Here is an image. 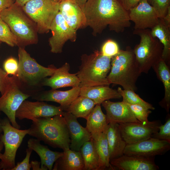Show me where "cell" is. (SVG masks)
I'll list each match as a JSON object with an SVG mask.
<instances>
[{
	"instance_id": "cell-1",
	"label": "cell",
	"mask_w": 170,
	"mask_h": 170,
	"mask_svg": "<svg viewBox=\"0 0 170 170\" xmlns=\"http://www.w3.org/2000/svg\"><path fill=\"white\" fill-rule=\"evenodd\" d=\"M86 27L96 36L108 26L110 31L123 32L131 26L128 13L119 0H88L81 7Z\"/></svg>"
},
{
	"instance_id": "cell-2",
	"label": "cell",
	"mask_w": 170,
	"mask_h": 170,
	"mask_svg": "<svg viewBox=\"0 0 170 170\" xmlns=\"http://www.w3.org/2000/svg\"><path fill=\"white\" fill-rule=\"evenodd\" d=\"M28 134L54 148L70 149V139L62 115L36 118L32 120Z\"/></svg>"
},
{
	"instance_id": "cell-3",
	"label": "cell",
	"mask_w": 170,
	"mask_h": 170,
	"mask_svg": "<svg viewBox=\"0 0 170 170\" xmlns=\"http://www.w3.org/2000/svg\"><path fill=\"white\" fill-rule=\"evenodd\" d=\"M141 73L133 49L128 46L111 57L110 71L107 78L110 84L119 85L124 89L135 92L136 82Z\"/></svg>"
},
{
	"instance_id": "cell-4",
	"label": "cell",
	"mask_w": 170,
	"mask_h": 170,
	"mask_svg": "<svg viewBox=\"0 0 170 170\" xmlns=\"http://www.w3.org/2000/svg\"><path fill=\"white\" fill-rule=\"evenodd\" d=\"M18 69L16 74L13 76L21 90L29 91L42 86L44 79L51 76L56 68L53 65L48 67L42 66L32 58L24 48L19 47Z\"/></svg>"
},
{
	"instance_id": "cell-5",
	"label": "cell",
	"mask_w": 170,
	"mask_h": 170,
	"mask_svg": "<svg viewBox=\"0 0 170 170\" xmlns=\"http://www.w3.org/2000/svg\"><path fill=\"white\" fill-rule=\"evenodd\" d=\"M111 58L98 50L89 55L82 54L81 64L76 73L80 81L79 87L109 86L107 77L110 70Z\"/></svg>"
},
{
	"instance_id": "cell-6",
	"label": "cell",
	"mask_w": 170,
	"mask_h": 170,
	"mask_svg": "<svg viewBox=\"0 0 170 170\" xmlns=\"http://www.w3.org/2000/svg\"><path fill=\"white\" fill-rule=\"evenodd\" d=\"M0 17L16 37L19 47L36 44L38 41L35 23L14 3L0 13Z\"/></svg>"
},
{
	"instance_id": "cell-7",
	"label": "cell",
	"mask_w": 170,
	"mask_h": 170,
	"mask_svg": "<svg viewBox=\"0 0 170 170\" xmlns=\"http://www.w3.org/2000/svg\"><path fill=\"white\" fill-rule=\"evenodd\" d=\"M133 33L139 36L140 41L133 49L141 73H147L162 59L163 47L156 38L152 36L149 29L134 30Z\"/></svg>"
},
{
	"instance_id": "cell-8",
	"label": "cell",
	"mask_w": 170,
	"mask_h": 170,
	"mask_svg": "<svg viewBox=\"0 0 170 170\" xmlns=\"http://www.w3.org/2000/svg\"><path fill=\"white\" fill-rule=\"evenodd\" d=\"M59 3L52 0H31L22 8L35 24L37 33L44 34L50 30L51 24L59 12Z\"/></svg>"
},
{
	"instance_id": "cell-9",
	"label": "cell",
	"mask_w": 170,
	"mask_h": 170,
	"mask_svg": "<svg viewBox=\"0 0 170 170\" xmlns=\"http://www.w3.org/2000/svg\"><path fill=\"white\" fill-rule=\"evenodd\" d=\"M10 123L8 118L2 119L3 134H0V140L3 144L5 150L0 162V169L3 170H11L15 166L17 151L29 131V129L16 128Z\"/></svg>"
},
{
	"instance_id": "cell-10",
	"label": "cell",
	"mask_w": 170,
	"mask_h": 170,
	"mask_svg": "<svg viewBox=\"0 0 170 170\" xmlns=\"http://www.w3.org/2000/svg\"><path fill=\"white\" fill-rule=\"evenodd\" d=\"M12 76V82L0 97V112L7 116L13 127L20 129V126L16 120V111L22 103L31 96L21 90Z\"/></svg>"
},
{
	"instance_id": "cell-11",
	"label": "cell",
	"mask_w": 170,
	"mask_h": 170,
	"mask_svg": "<svg viewBox=\"0 0 170 170\" xmlns=\"http://www.w3.org/2000/svg\"><path fill=\"white\" fill-rule=\"evenodd\" d=\"M159 120L146 123L130 122L118 124L121 135L127 144L138 142L150 137L159 131Z\"/></svg>"
},
{
	"instance_id": "cell-12",
	"label": "cell",
	"mask_w": 170,
	"mask_h": 170,
	"mask_svg": "<svg viewBox=\"0 0 170 170\" xmlns=\"http://www.w3.org/2000/svg\"><path fill=\"white\" fill-rule=\"evenodd\" d=\"M50 30L52 36L48 42L50 51L52 53H61L63 46L67 41L74 42L76 41L77 31L68 26L59 12L54 19Z\"/></svg>"
},
{
	"instance_id": "cell-13",
	"label": "cell",
	"mask_w": 170,
	"mask_h": 170,
	"mask_svg": "<svg viewBox=\"0 0 170 170\" xmlns=\"http://www.w3.org/2000/svg\"><path fill=\"white\" fill-rule=\"evenodd\" d=\"M64 111L60 106H57L41 101L25 100L16 111L15 117L20 120L26 119L32 120L36 118L63 115Z\"/></svg>"
},
{
	"instance_id": "cell-14",
	"label": "cell",
	"mask_w": 170,
	"mask_h": 170,
	"mask_svg": "<svg viewBox=\"0 0 170 170\" xmlns=\"http://www.w3.org/2000/svg\"><path fill=\"white\" fill-rule=\"evenodd\" d=\"M170 149L167 141L150 137L136 143L127 144L123 154L150 158L163 155Z\"/></svg>"
},
{
	"instance_id": "cell-15",
	"label": "cell",
	"mask_w": 170,
	"mask_h": 170,
	"mask_svg": "<svg viewBox=\"0 0 170 170\" xmlns=\"http://www.w3.org/2000/svg\"><path fill=\"white\" fill-rule=\"evenodd\" d=\"M128 12L130 20L134 23V30L151 29L158 23L156 11L146 0H141Z\"/></svg>"
},
{
	"instance_id": "cell-16",
	"label": "cell",
	"mask_w": 170,
	"mask_h": 170,
	"mask_svg": "<svg viewBox=\"0 0 170 170\" xmlns=\"http://www.w3.org/2000/svg\"><path fill=\"white\" fill-rule=\"evenodd\" d=\"M114 170H157L159 167L154 162V157L147 158L123 154L110 161Z\"/></svg>"
},
{
	"instance_id": "cell-17",
	"label": "cell",
	"mask_w": 170,
	"mask_h": 170,
	"mask_svg": "<svg viewBox=\"0 0 170 170\" xmlns=\"http://www.w3.org/2000/svg\"><path fill=\"white\" fill-rule=\"evenodd\" d=\"M62 115L68 128L70 139V149L73 150L79 151L83 144L91 139V134L86 128L80 124L77 118L71 113L64 111Z\"/></svg>"
},
{
	"instance_id": "cell-18",
	"label": "cell",
	"mask_w": 170,
	"mask_h": 170,
	"mask_svg": "<svg viewBox=\"0 0 170 170\" xmlns=\"http://www.w3.org/2000/svg\"><path fill=\"white\" fill-rule=\"evenodd\" d=\"M70 65L65 63L62 66L56 68L49 78H46L43 80L42 86L50 87L52 89L65 88L79 87L80 81L76 74L69 72Z\"/></svg>"
},
{
	"instance_id": "cell-19",
	"label": "cell",
	"mask_w": 170,
	"mask_h": 170,
	"mask_svg": "<svg viewBox=\"0 0 170 170\" xmlns=\"http://www.w3.org/2000/svg\"><path fill=\"white\" fill-rule=\"evenodd\" d=\"M59 12L71 28L77 31L86 27V19L81 7L68 0H61Z\"/></svg>"
},
{
	"instance_id": "cell-20",
	"label": "cell",
	"mask_w": 170,
	"mask_h": 170,
	"mask_svg": "<svg viewBox=\"0 0 170 170\" xmlns=\"http://www.w3.org/2000/svg\"><path fill=\"white\" fill-rule=\"evenodd\" d=\"M106 112L109 123H117L139 122L134 116L127 104L121 102H114L109 100L101 104Z\"/></svg>"
},
{
	"instance_id": "cell-21",
	"label": "cell",
	"mask_w": 170,
	"mask_h": 170,
	"mask_svg": "<svg viewBox=\"0 0 170 170\" xmlns=\"http://www.w3.org/2000/svg\"><path fill=\"white\" fill-rule=\"evenodd\" d=\"M80 88L79 86L72 87L71 89L65 91L52 89L34 95L33 98L38 101L57 103L65 111L72 102L80 95Z\"/></svg>"
},
{
	"instance_id": "cell-22",
	"label": "cell",
	"mask_w": 170,
	"mask_h": 170,
	"mask_svg": "<svg viewBox=\"0 0 170 170\" xmlns=\"http://www.w3.org/2000/svg\"><path fill=\"white\" fill-rule=\"evenodd\" d=\"M27 146L36 152L41 159V167L42 170L53 169L55 162L63 154V152L54 151L47 146L42 144L37 139L31 138L27 142Z\"/></svg>"
},
{
	"instance_id": "cell-23",
	"label": "cell",
	"mask_w": 170,
	"mask_h": 170,
	"mask_svg": "<svg viewBox=\"0 0 170 170\" xmlns=\"http://www.w3.org/2000/svg\"><path fill=\"white\" fill-rule=\"evenodd\" d=\"M80 95L88 98L95 103L101 104L103 101L110 99L122 98L117 90L109 86L99 85L80 88Z\"/></svg>"
},
{
	"instance_id": "cell-24",
	"label": "cell",
	"mask_w": 170,
	"mask_h": 170,
	"mask_svg": "<svg viewBox=\"0 0 170 170\" xmlns=\"http://www.w3.org/2000/svg\"><path fill=\"white\" fill-rule=\"evenodd\" d=\"M106 134L110 161L124 154L127 144L121 137L118 123H109Z\"/></svg>"
},
{
	"instance_id": "cell-25",
	"label": "cell",
	"mask_w": 170,
	"mask_h": 170,
	"mask_svg": "<svg viewBox=\"0 0 170 170\" xmlns=\"http://www.w3.org/2000/svg\"><path fill=\"white\" fill-rule=\"evenodd\" d=\"M63 152V155L54 162L52 170H84V162L80 151L69 149Z\"/></svg>"
},
{
	"instance_id": "cell-26",
	"label": "cell",
	"mask_w": 170,
	"mask_h": 170,
	"mask_svg": "<svg viewBox=\"0 0 170 170\" xmlns=\"http://www.w3.org/2000/svg\"><path fill=\"white\" fill-rule=\"evenodd\" d=\"M85 119L86 128L91 135L104 132L109 123L106 115L102 111L100 104L95 105Z\"/></svg>"
},
{
	"instance_id": "cell-27",
	"label": "cell",
	"mask_w": 170,
	"mask_h": 170,
	"mask_svg": "<svg viewBox=\"0 0 170 170\" xmlns=\"http://www.w3.org/2000/svg\"><path fill=\"white\" fill-rule=\"evenodd\" d=\"M152 68L158 79L162 82L165 90L164 97L159 104L168 112L170 108V70L169 65L162 59Z\"/></svg>"
},
{
	"instance_id": "cell-28",
	"label": "cell",
	"mask_w": 170,
	"mask_h": 170,
	"mask_svg": "<svg viewBox=\"0 0 170 170\" xmlns=\"http://www.w3.org/2000/svg\"><path fill=\"white\" fill-rule=\"evenodd\" d=\"M79 151L84 164V170H105L92 140L85 142Z\"/></svg>"
},
{
	"instance_id": "cell-29",
	"label": "cell",
	"mask_w": 170,
	"mask_h": 170,
	"mask_svg": "<svg viewBox=\"0 0 170 170\" xmlns=\"http://www.w3.org/2000/svg\"><path fill=\"white\" fill-rule=\"evenodd\" d=\"M150 33L152 36L157 38L162 45V59L169 65L170 60V28L159 18L158 23L151 29Z\"/></svg>"
},
{
	"instance_id": "cell-30",
	"label": "cell",
	"mask_w": 170,
	"mask_h": 170,
	"mask_svg": "<svg viewBox=\"0 0 170 170\" xmlns=\"http://www.w3.org/2000/svg\"><path fill=\"white\" fill-rule=\"evenodd\" d=\"M91 135V139L93 142L104 169L107 168L114 170L110 163L106 130L102 133Z\"/></svg>"
},
{
	"instance_id": "cell-31",
	"label": "cell",
	"mask_w": 170,
	"mask_h": 170,
	"mask_svg": "<svg viewBox=\"0 0 170 170\" xmlns=\"http://www.w3.org/2000/svg\"><path fill=\"white\" fill-rule=\"evenodd\" d=\"M92 99L79 95L74 100L66 111L78 118L86 119L95 105Z\"/></svg>"
},
{
	"instance_id": "cell-32",
	"label": "cell",
	"mask_w": 170,
	"mask_h": 170,
	"mask_svg": "<svg viewBox=\"0 0 170 170\" xmlns=\"http://www.w3.org/2000/svg\"><path fill=\"white\" fill-rule=\"evenodd\" d=\"M117 90L122 98V101L125 103L139 105L151 110L155 109L152 105L144 101L133 91L122 90L120 87H118Z\"/></svg>"
},
{
	"instance_id": "cell-33",
	"label": "cell",
	"mask_w": 170,
	"mask_h": 170,
	"mask_svg": "<svg viewBox=\"0 0 170 170\" xmlns=\"http://www.w3.org/2000/svg\"><path fill=\"white\" fill-rule=\"evenodd\" d=\"M0 42H5L12 47L18 46L16 37L12 32L8 25L0 17Z\"/></svg>"
},
{
	"instance_id": "cell-34",
	"label": "cell",
	"mask_w": 170,
	"mask_h": 170,
	"mask_svg": "<svg viewBox=\"0 0 170 170\" xmlns=\"http://www.w3.org/2000/svg\"><path fill=\"white\" fill-rule=\"evenodd\" d=\"M135 118L141 123H146L149 121V115L151 113L150 110L138 105H131L126 103Z\"/></svg>"
},
{
	"instance_id": "cell-35",
	"label": "cell",
	"mask_w": 170,
	"mask_h": 170,
	"mask_svg": "<svg viewBox=\"0 0 170 170\" xmlns=\"http://www.w3.org/2000/svg\"><path fill=\"white\" fill-rule=\"evenodd\" d=\"M154 9L158 18H163L166 14L170 4V0H146Z\"/></svg>"
},
{
	"instance_id": "cell-36",
	"label": "cell",
	"mask_w": 170,
	"mask_h": 170,
	"mask_svg": "<svg viewBox=\"0 0 170 170\" xmlns=\"http://www.w3.org/2000/svg\"><path fill=\"white\" fill-rule=\"evenodd\" d=\"M151 137L164 140L170 143V115L163 125L159 127V131L153 134Z\"/></svg>"
},
{
	"instance_id": "cell-37",
	"label": "cell",
	"mask_w": 170,
	"mask_h": 170,
	"mask_svg": "<svg viewBox=\"0 0 170 170\" xmlns=\"http://www.w3.org/2000/svg\"><path fill=\"white\" fill-rule=\"evenodd\" d=\"M120 50L119 46L116 42L109 39L102 45L101 52L103 55L112 57L117 54Z\"/></svg>"
},
{
	"instance_id": "cell-38",
	"label": "cell",
	"mask_w": 170,
	"mask_h": 170,
	"mask_svg": "<svg viewBox=\"0 0 170 170\" xmlns=\"http://www.w3.org/2000/svg\"><path fill=\"white\" fill-rule=\"evenodd\" d=\"M18 62L14 58L10 57L4 62L3 67L4 71L8 75H15L17 72L18 69Z\"/></svg>"
},
{
	"instance_id": "cell-39",
	"label": "cell",
	"mask_w": 170,
	"mask_h": 170,
	"mask_svg": "<svg viewBox=\"0 0 170 170\" xmlns=\"http://www.w3.org/2000/svg\"><path fill=\"white\" fill-rule=\"evenodd\" d=\"M13 80V77H9L5 71L0 67V92L1 95L8 89Z\"/></svg>"
},
{
	"instance_id": "cell-40",
	"label": "cell",
	"mask_w": 170,
	"mask_h": 170,
	"mask_svg": "<svg viewBox=\"0 0 170 170\" xmlns=\"http://www.w3.org/2000/svg\"><path fill=\"white\" fill-rule=\"evenodd\" d=\"M32 150L31 149L28 147L26 150L25 158L21 162H18L17 165L11 170H30L31 168L29 163L30 158Z\"/></svg>"
},
{
	"instance_id": "cell-41",
	"label": "cell",
	"mask_w": 170,
	"mask_h": 170,
	"mask_svg": "<svg viewBox=\"0 0 170 170\" xmlns=\"http://www.w3.org/2000/svg\"><path fill=\"white\" fill-rule=\"evenodd\" d=\"M124 8L127 11L136 6L141 0H119Z\"/></svg>"
},
{
	"instance_id": "cell-42",
	"label": "cell",
	"mask_w": 170,
	"mask_h": 170,
	"mask_svg": "<svg viewBox=\"0 0 170 170\" xmlns=\"http://www.w3.org/2000/svg\"><path fill=\"white\" fill-rule=\"evenodd\" d=\"M15 2V0H0V13L9 7Z\"/></svg>"
},
{
	"instance_id": "cell-43",
	"label": "cell",
	"mask_w": 170,
	"mask_h": 170,
	"mask_svg": "<svg viewBox=\"0 0 170 170\" xmlns=\"http://www.w3.org/2000/svg\"><path fill=\"white\" fill-rule=\"evenodd\" d=\"M162 20L164 24L167 27L170 28V6L168 8L167 12Z\"/></svg>"
},
{
	"instance_id": "cell-44",
	"label": "cell",
	"mask_w": 170,
	"mask_h": 170,
	"mask_svg": "<svg viewBox=\"0 0 170 170\" xmlns=\"http://www.w3.org/2000/svg\"><path fill=\"white\" fill-rule=\"evenodd\" d=\"M31 167L33 170H42L40 166L41 162L37 161H31L30 163Z\"/></svg>"
},
{
	"instance_id": "cell-45",
	"label": "cell",
	"mask_w": 170,
	"mask_h": 170,
	"mask_svg": "<svg viewBox=\"0 0 170 170\" xmlns=\"http://www.w3.org/2000/svg\"><path fill=\"white\" fill-rule=\"evenodd\" d=\"M77 4L81 7L88 0H68Z\"/></svg>"
},
{
	"instance_id": "cell-46",
	"label": "cell",
	"mask_w": 170,
	"mask_h": 170,
	"mask_svg": "<svg viewBox=\"0 0 170 170\" xmlns=\"http://www.w3.org/2000/svg\"><path fill=\"white\" fill-rule=\"evenodd\" d=\"M31 0H15V3L22 7L27 2Z\"/></svg>"
},
{
	"instance_id": "cell-47",
	"label": "cell",
	"mask_w": 170,
	"mask_h": 170,
	"mask_svg": "<svg viewBox=\"0 0 170 170\" xmlns=\"http://www.w3.org/2000/svg\"><path fill=\"white\" fill-rule=\"evenodd\" d=\"M4 144L3 142L0 140V159L1 160L3 158V154L1 153V151L4 147Z\"/></svg>"
},
{
	"instance_id": "cell-48",
	"label": "cell",
	"mask_w": 170,
	"mask_h": 170,
	"mask_svg": "<svg viewBox=\"0 0 170 170\" xmlns=\"http://www.w3.org/2000/svg\"><path fill=\"white\" fill-rule=\"evenodd\" d=\"M1 113L0 112V134L3 132L2 128V119L0 118Z\"/></svg>"
},
{
	"instance_id": "cell-49",
	"label": "cell",
	"mask_w": 170,
	"mask_h": 170,
	"mask_svg": "<svg viewBox=\"0 0 170 170\" xmlns=\"http://www.w3.org/2000/svg\"><path fill=\"white\" fill-rule=\"evenodd\" d=\"M53 1L57 3H60L61 0H52Z\"/></svg>"
},
{
	"instance_id": "cell-50",
	"label": "cell",
	"mask_w": 170,
	"mask_h": 170,
	"mask_svg": "<svg viewBox=\"0 0 170 170\" xmlns=\"http://www.w3.org/2000/svg\"><path fill=\"white\" fill-rule=\"evenodd\" d=\"M119 1H120V0H119Z\"/></svg>"
},
{
	"instance_id": "cell-51",
	"label": "cell",
	"mask_w": 170,
	"mask_h": 170,
	"mask_svg": "<svg viewBox=\"0 0 170 170\" xmlns=\"http://www.w3.org/2000/svg\"></svg>"
}]
</instances>
